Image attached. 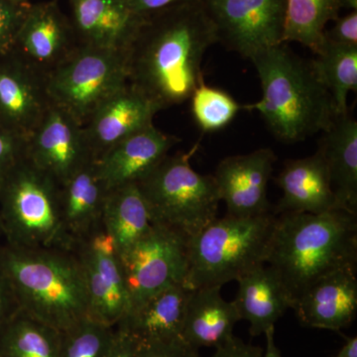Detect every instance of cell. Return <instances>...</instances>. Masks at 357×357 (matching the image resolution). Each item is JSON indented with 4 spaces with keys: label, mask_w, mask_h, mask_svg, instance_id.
I'll return each instance as SVG.
<instances>
[{
    "label": "cell",
    "mask_w": 357,
    "mask_h": 357,
    "mask_svg": "<svg viewBox=\"0 0 357 357\" xmlns=\"http://www.w3.org/2000/svg\"><path fill=\"white\" fill-rule=\"evenodd\" d=\"M218 42L204 0L149 14L126 52L128 84L160 112L182 105L204 82V54Z\"/></svg>",
    "instance_id": "obj_1"
},
{
    "label": "cell",
    "mask_w": 357,
    "mask_h": 357,
    "mask_svg": "<svg viewBox=\"0 0 357 357\" xmlns=\"http://www.w3.org/2000/svg\"><path fill=\"white\" fill-rule=\"evenodd\" d=\"M266 264L278 274L294 303L324 277L357 269L356 215L335 210L277 215Z\"/></svg>",
    "instance_id": "obj_2"
},
{
    "label": "cell",
    "mask_w": 357,
    "mask_h": 357,
    "mask_svg": "<svg viewBox=\"0 0 357 357\" xmlns=\"http://www.w3.org/2000/svg\"><path fill=\"white\" fill-rule=\"evenodd\" d=\"M249 60L261 83L262 98L243 109L259 112L277 139L301 142L331 126L337 109L310 60L286 43L257 52Z\"/></svg>",
    "instance_id": "obj_3"
},
{
    "label": "cell",
    "mask_w": 357,
    "mask_h": 357,
    "mask_svg": "<svg viewBox=\"0 0 357 357\" xmlns=\"http://www.w3.org/2000/svg\"><path fill=\"white\" fill-rule=\"evenodd\" d=\"M0 267L21 311L33 318L63 332L89 316L83 267L72 249L0 244Z\"/></svg>",
    "instance_id": "obj_4"
},
{
    "label": "cell",
    "mask_w": 357,
    "mask_h": 357,
    "mask_svg": "<svg viewBox=\"0 0 357 357\" xmlns=\"http://www.w3.org/2000/svg\"><path fill=\"white\" fill-rule=\"evenodd\" d=\"M277 215L215 218L187 241L189 290L222 287L266 264Z\"/></svg>",
    "instance_id": "obj_5"
},
{
    "label": "cell",
    "mask_w": 357,
    "mask_h": 357,
    "mask_svg": "<svg viewBox=\"0 0 357 357\" xmlns=\"http://www.w3.org/2000/svg\"><path fill=\"white\" fill-rule=\"evenodd\" d=\"M0 218L10 245L72 249L63 227L61 185L26 155L0 181Z\"/></svg>",
    "instance_id": "obj_6"
},
{
    "label": "cell",
    "mask_w": 357,
    "mask_h": 357,
    "mask_svg": "<svg viewBox=\"0 0 357 357\" xmlns=\"http://www.w3.org/2000/svg\"><path fill=\"white\" fill-rule=\"evenodd\" d=\"M191 154L167 155L137 183L153 225L189 241L217 218L218 196L213 175H202L190 163Z\"/></svg>",
    "instance_id": "obj_7"
},
{
    "label": "cell",
    "mask_w": 357,
    "mask_h": 357,
    "mask_svg": "<svg viewBox=\"0 0 357 357\" xmlns=\"http://www.w3.org/2000/svg\"><path fill=\"white\" fill-rule=\"evenodd\" d=\"M128 83L126 52L81 46L46 77L52 103L66 110L82 126Z\"/></svg>",
    "instance_id": "obj_8"
},
{
    "label": "cell",
    "mask_w": 357,
    "mask_h": 357,
    "mask_svg": "<svg viewBox=\"0 0 357 357\" xmlns=\"http://www.w3.org/2000/svg\"><path fill=\"white\" fill-rule=\"evenodd\" d=\"M121 262L130 297V311L164 289L174 285L185 287L187 241L172 230L153 225L147 234L121 256Z\"/></svg>",
    "instance_id": "obj_9"
},
{
    "label": "cell",
    "mask_w": 357,
    "mask_h": 357,
    "mask_svg": "<svg viewBox=\"0 0 357 357\" xmlns=\"http://www.w3.org/2000/svg\"><path fill=\"white\" fill-rule=\"evenodd\" d=\"M218 42L241 57L284 43L287 0H204Z\"/></svg>",
    "instance_id": "obj_10"
},
{
    "label": "cell",
    "mask_w": 357,
    "mask_h": 357,
    "mask_svg": "<svg viewBox=\"0 0 357 357\" xmlns=\"http://www.w3.org/2000/svg\"><path fill=\"white\" fill-rule=\"evenodd\" d=\"M81 262L89 301V316L115 326L130 309L121 257L102 227L74 249Z\"/></svg>",
    "instance_id": "obj_11"
},
{
    "label": "cell",
    "mask_w": 357,
    "mask_h": 357,
    "mask_svg": "<svg viewBox=\"0 0 357 357\" xmlns=\"http://www.w3.org/2000/svg\"><path fill=\"white\" fill-rule=\"evenodd\" d=\"M26 156L60 185L96 160L86 142L84 126L53 103L28 138Z\"/></svg>",
    "instance_id": "obj_12"
},
{
    "label": "cell",
    "mask_w": 357,
    "mask_h": 357,
    "mask_svg": "<svg viewBox=\"0 0 357 357\" xmlns=\"http://www.w3.org/2000/svg\"><path fill=\"white\" fill-rule=\"evenodd\" d=\"M77 47L70 16L54 0L29 4L13 52L46 77Z\"/></svg>",
    "instance_id": "obj_13"
},
{
    "label": "cell",
    "mask_w": 357,
    "mask_h": 357,
    "mask_svg": "<svg viewBox=\"0 0 357 357\" xmlns=\"http://www.w3.org/2000/svg\"><path fill=\"white\" fill-rule=\"evenodd\" d=\"M52 102L46 77L13 52L0 56V126L27 140Z\"/></svg>",
    "instance_id": "obj_14"
},
{
    "label": "cell",
    "mask_w": 357,
    "mask_h": 357,
    "mask_svg": "<svg viewBox=\"0 0 357 357\" xmlns=\"http://www.w3.org/2000/svg\"><path fill=\"white\" fill-rule=\"evenodd\" d=\"M277 156L270 148L222 159L213 174L227 215L246 218L270 213L268 184Z\"/></svg>",
    "instance_id": "obj_15"
},
{
    "label": "cell",
    "mask_w": 357,
    "mask_h": 357,
    "mask_svg": "<svg viewBox=\"0 0 357 357\" xmlns=\"http://www.w3.org/2000/svg\"><path fill=\"white\" fill-rule=\"evenodd\" d=\"M70 20L77 45L128 52L146 16L126 0H70Z\"/></svg>",
    "instance_id": "obj_16"
},
{
    "label": "cell",
    "mask_w": 357,
    "mask_h": 357,
    "mask_svg": "<svg viewBox=\"0 0 357 357\" xmlns=\"http://www.w3.org/2000/svg\"><path fill=\"white\" fill-rule=\"evenodd\" d=\"M160 110L128 83L107 98L84 126L89 150L96 160L131 134L153 123Z\"/></svg>",
    "instance_id": "obj_17"
},
{
    "label": "cell",
    "mask_w": 357,
    "mask_h": 357,
    "mask_svg": "<svg viewBox=\"0 0 357 357\" xmlns=\"http://www.w3.org/2000/svg\"><path fill=\"white\" fill-rule=\"evenodd\" d=\"M178 141L151 124L109 148L96 160V168L109 190L137 184L161 163Z\"/></svg>",
    "instance_id": "obj_18"
},
{
    "label": "cell",
    "mask_w": 357,
    "mask_h": 357,
    "mask_svg": "<svg viewBox=\"0 0 357 357\" xmlns=\"http://www.w3.org/2000/svg\"><path fill=\"white\" fill-rule=\"evenodd\" d=\"M292 310L309 328L340 332L351 326L357 312L356 269L324 277L296 300Z\"/></svg>",
    "instance_id": "obj_19"
},
{
    "label": "cell",
    "mask_w": 357,
    "mask_h": 357,
    "mask_svg": "<svg viewBox=\"0 0 357 357\" xmlns=\"http://www.w3.org/2000/svg\"><path fill=\"white\" fill-rule=\"evenodd\" d=\"M276 182L283 196L273 211L274 215H319L340 210L325 161L319 151L305 158L286 161Z\"/></svg>",
    "instance_id": "obj_20"
},
{
    "label": "cell",
    "mask_w": 357,
    "mask_h": 357,
    "mask_svg": "<svg viewBox=\"0 0 357 357\" xmlns=\"http://www.w3.org/2000/svg\"><path fill=\"white\" fill-rule=\"evenodd\" d=\"M190 293L184 285L164 289L132 307L115 328L139 344L180 340Z\"/></svg>",
    "instance_id": "obj_21"
},
{
    "label": "cell",
    "mask_w": 357,
    "mask_h": 357,
    "mask_svg": "<svg viewBox=\"0 0 357 357\" xmlns=\"http://www.w3.org/2000/svg\"><path fill=\"white\" fill-rule=\"evenodd\" d=\"M107 192L109 189L98 174L96 160L61 185L63 227L73 250L77 244L102 227Z\"/></svg>",
    "instance_id": "obj_22"
},
{
    "label": "cell",
    "mask_w": 357,
    "mask_h": 357,
    "mask_svg": "<svg viewBox=\"0 0 357 357\" xmlns=\"http://www.w3.org/2000/svg\"><path fill=\"white\" fill-rule=\"evenodd\" d=\"M318 151L325 161L340 210L357 215V122L337 114L324 131Z\"/></svg>",
    "instance_id": "obj_23"
},
{
    "label": "cell",
    "mask_w": 357,
    "mask_h": 357,
    "mask_svg": "<svg viewBox=\"0 0 357 357\" xmlns=\"http://www.w3.org/2000/svg\"><path fill=\"white\" fill-rule=\"evenodd\" d=\"M237 282L239 287L234 304L241 319L250 325L249 333L252 337L263 335L287 310L293 309L290 294L269 265L255 268Z\"/></svg>",
    "instance_id": "obj_24"
},
{
    "label": "cell",
    "mask_w": 357,
    "mask_h": 357,
    "mask_svg": "<svg viewBox=\"0 0 357 357\" xmlns=\"http://www.w3.org/2000/svg\"><path fill=\"white\" fill-rule=\"evenodd\" d=\"M220 289L199 288L190 293L182 338L194 349H217L234 335L241 317L234 302L223 299Z\"/></svg>",
    "instance_id": "obj_25"
},
{
    "label": "cell",
    "mask_w": 357,
    "mask_h": 357,
    "mask_svg": "<svg viewBox=\"0 0 357 357\" xmlns=\"http://www.w3.org/2000/svg\"><path fill=\"white\" fill-rule=\"evenodd\" d=\"M102 223V229L114 241L121 257L150 231L153 223L137 184L109 190Z\"/></svg>",
    "instance_id": "obj_26"
},
{
    "label": "cell",
    "mask_w": 357,
    "mask_h": 357,
    "mask_svg": "<svg viewBox=\"0 0 357 357\" xmlns=\"http://www.w3.org/2000/svg\"><path fill=\"white\" fill-rule=\"evenodd\" d=\"M310 60L321 83L332 95L337 114L349 112L347 96L357 91V46L324 39Z\"/></svg>",
    "instance_id": "obj_27"
},
{
    "label": "cell",
    "mask_w": 357,
    "mask_h": 357,
    "mask_svg": "<svg viewBox=\"0 0 357 357\" xmlns=\"http://www.w3.org/2000/svg\"><path fill=\"white\" fill-rule=\"evenodd\" d=\"M61 332L18 311L0 333V357H60Z\"/></svg>",
    "instance_id": "obj_28"
},
{
    "label": "cell",
    "mask_w": 357,
    "mask_h": 357,
    "mask_svg": "<svg viewBox=\"0 0 357 357\" xmlns=\"http://www.w3.org/2000/svg\"><path fill=\"white\" fill-rule=\"evenodd\" d=\"M340 9V0H287L284 43L295 42L314 53Z\"/></svg>",
    "instance_id": "obj_29"
},
{
    "label": "cell",
    "mask_w": 357,
    "mask_h": 357,
    "mask_svg": "<svg viewBox=\"0 0 357 357\" xmlns=\"http://www.w3.org/2000/svg\"><path fill=\"white\" fill-rule=\"evenodd\" d=\"M115 338V326L86 317L61 332L60 357H109Z\"/></svg>",
    "instance_id": "obj_30"
},
{
    "label": "cell",
    "mask_w": 357,
    "mask_h": 357,
    "mask_svg": "<svg viewBox=\"0 0 357 357\" xmlns=\"http://www.w3.org/2000/svg\"><path fill=\"white\" fill-rule=\"evenodd\" d=\"M190 100L192 117L204 132L227 128L243 109V105L227 91L208 86L204 81L195 89Z\"/></svg>",
    "instance_id": "obj_31"
},
{
    "label": "cell",
    "mask_w": 357,
    "mask_h": 357,
    "mask_svg": "<svg viewBox=\"0 0 357 357\" xmlns=\"http://www.w3.org/2000/svg\"><path fill=\"white\" fill-rule=\"evenodd\" d=\"M29 4L0 0V56L13 51Z\"/></svg>",
    "instance_id": "obj_32"
},
{
    "label": "cell",
    "mask_w": 357,
    "mask_h": 357,
    "mask_svg": "<svg viewBox=\"0 0 357 357\" xmlns=\"http://www.w3.org/2000/svg\"><path fill=\"white\" fill-rule=\"evenodd\" d=\"M27 140L0 126V181L26 155Z\"/></svg>",
    "instance_id": "obj_33"
},
{
    "label": "cell",
    "mask_w": 357,
    "mask_h": 357,
    "mask_svg": "<svg viewBox=\"0 0 357 357\" xmlns=\"http://www.w3.org/2000/svg\"><path fill=\"white\" fill-rule=\"evenodd\" d=\"M138 357H199V354L198 349L180 338L172 342L139 344Z\"/></svg>",
    "instance_id": "obj_34"
},
{
    "label": "cell",
    "mask_w": 357,
    "mask_h": 357,
    "mask_svg": "<svg viewBox=\"0 0 357 357\" xmlns=\"http://www.w3.org/2000/svg\"><path fill=\"white\" fill-rule=\"evenodd\" d=\"M333 22L330 30L326 29L324 39L345 46H357V11H351Z\"/></svg>",
    "instance_id": "obj_35"
},
{
    "label": "cell",
    "mask_w": 357,
    "mask_h": 357,
    "mask_svg": "<svg viewBox=\"0 0 357 357\" xmlns=\"http://www.w3.org/2000/svg\"><path fill=\"white\" fill-rule=\"evenodd\" d=\"M20 310L10 281L0 267V333Z\"/></svg>",
    "instance_id": "obj_36"
},
{
    "label": "cell",
    "mask_w": 357,
    "mask_h": 357,
    "mask_svg": "<svg viewBox=\"0 0 357 357\" xmlns=\"http://www.w3.org/2000/svg\"><path fill=\"white\" fill-rule=\"evenodd\" d=\"M261 347L246 344L243 340L232 337L225 344L215 349V352L211 357H262Z\"/></svg>",
    "instance_id": "obj_37"
},
{
    "label": "cell",
    "mask_w": 357,
    "mask_h": 357,
    "mask_svg": "<svg viewBox=\"0 0 357 357\" xmlns=\"http://www.w3.org/2000/svg\"><path fill=\"white\" fill-rule=\"evenodd\" d=\"M133 10L141 15H149L157 11L163 10L188 2L199 1V0H126Z\"/></svg>",
    "instance_id": "obj_38"
},
{
    "label": "cell",
    "mask_w": 357,
    "mask_h": 357,
    "mask_svg": "<svg viewBox=\"0 0 357 357\" xmlns=\"http://www.w3.org/2000/svg\"><path fill=\"white\" fill-rule=\"evenodd\" d=\"M139 344L126 333L116 330V338L109 357H138Z\"/></svg>",
    "instance_id": "obj_39"
},
{
    "label": "cell",
    "mask_w": 357,
    "mask_h": 357,
    "mask_svg": "<svg viewBox=\"0 0 357 357\" xmlns=\"http://www.w3.org/2000/svg\"><path fill=\"white\" fill-rule=\"evenodd\" d=\"M274 333L275 326L268 328L264 333L265 337H266V351L262 357H282L280 351L275 344Z\"/></svg>",
    "instance_id": "obj_40"
},
{
    "label": "cell",
    "mask_w": 357,
    "mask_h": 357,
    "mask_svg": "<svg viewBox=\"0 0 357 357\" xmlns=\"http://www.w3.org/2000/svg\"><path fill=\"white\" fill-rule=\"evenodd\" d=\"M333 357H357V337H347L344 347Z\"/></svg>",
    "instance_id": "obj_41"
},
{
    "label": "cell",
    "mask_w": 357,
    "mask_h": 357,
    "mask_svg": "<svg viewBox=\"0 0 357 357\" xmlns=\"http://www.w3.org/2000/svg\"><path fill=\"white\" fill-rule=\"evenodd\" d=\"M340 8L349 9L351 11H357V0H340Z\"/></svg>",
    "instance_id": "obj_42"
},
{
    "label": "cell",
    "mask_w": 357,
    "mask_h": 357,
    "mask_svg": "<svg viewBox=\"0 0 357 357\" xmlns=\"http://www.w3.org/2000/svg\"><path fill=\"white\" fill-rule=\"evenodd\" d=\"M10 1L16 2V3H21V4L30 3V0H10Z\"/></svg>",
    "instance_id": "obj_43"
},
{
    "label": "cell",
    "mask_w": 357,
    "mask_h": 357,
    "mask_svg": "<svg viewBox=\"0 0 357 357\" xmlns=\"http://www.w3.org/2000/svg\"><path fill=\"white\" fill-rule=\"evenodd\" d=\"M3 237V227H2L1 218H0V238Z\"/></svg>",
    "instance_id": "obj_44"
}]
</instances>
